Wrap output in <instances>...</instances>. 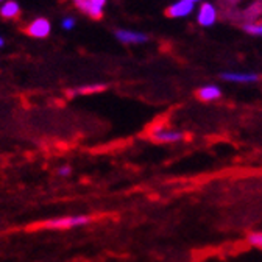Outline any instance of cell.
I'll use <instances>...</instances> for the list:
<instances>
[{"label":"cell","mask_w":262,"mask_h":262,"mask_svg":"<svg viewBox=\"0 0 262 262\" xmlns=\"http://www.w3.org/2000/svg\"><path fill=\"white\" fill-rule=\"evenodd\" d=\"M91 222L89 215H68V217H56L50 219L44 223L46 228L50 229H71V228H80Z\"/></svg>","instance_id":"cell-1"},{"label":"cell","mask_w":262,"mask_h":262,"mask_svg":"<svg viewBox=\"0 0 262 262\" xmlns=\"http://www.w3.org/2000/svg\"><path fill=\"white\" fill-rule=\"evenodd\" d=\"M262 16V0H254V2L241 14V19L245 20V24H253V20L259 19Z\"/></svg>","instance_id":"cell-7"},{"label":"cell","mask_w":262,"mask_h":262,"mask_svg":"<svg viewBox=\"0 0 262 262\" xmlns=\"http://www.w3.org/2000/svg\"><path fill=\"white\" fill-rule=\"evenodd\" d=\"M4 46V41H2V38H0V47H2Z\"/></svg>","instance_id":"cell-19"},{"label":"cell","mask_w":262,"mask_h":262,"mask_svg":"<svg viewBox=\"0 0 262 262\" xmlns=\"http://www.w3.org/2000/svg\"><path fill=\"white\" fill-rule=\"evenodd\" d=\"M222 78L226 81H233V83H254L259 80V75L256 74H233V72H226L222 74Z\"/></svg>","instance_id":"cell-9"},{"label":"cell","mask_w":262,"mask_h":262,"mask_svg":"<svg viewBox=\"0 0 262 262\" xmlns=\"http://www.w3.org/2000/svg\"><path fill=\"white\" fill-rule=\"evenodd\" d=\"M190 2H192V4H193V2H199V0H190Z\"/></svg>","instance_id":"cell-20"},{"label":"cell","mask_w":262,"mask_h":262,"mask_svg":"<svg viewBox=\"0 0 262 262\" xmlns=\"http://www.w3.org/2000/svg\"><path fill=\"white\" fill-rule=\"evenodd\" d=\"M74 4L86 14H89L92 19H102L103 13H102V8H97L94 7L89 0H74Z\"/></svg>","instance_id":"cell-10"},{"label":"cell","mask_w":262,"mask_h":262,"mask_svg":"<svg viewBox=\"0 0 262 262\" xmlns=\"http://www.w3.org/2000/svg\"><path fill=\"white\" fill-rule=\"evenodd\" d=\"M105 86L102 84H94V86H84L77 89V94H92V92H98V91H103Z\"/></svg>","instance_id":"cell-14"},{"label":"cell","mask_w":262,"mask_h":262,"mask_svg":"<svg viewBox=\"0 0 262 262\" xmlns=\"http://www.w3.org/2000/svg\"><path fill=\"white\" fill-rule=\"evenodd\" d=\"M116 38L125 44H141L147 42L148 36L144 33H136V31H128V30H117L116 31Z\"/></svg>","instance_id":"cell-4"},{"label":"cell","mask_w":262,"mask_h":262,"mask_svg":"<svg viewBox=\"0 0 262 262\" xmlns=\"http://www.w3.org/2000/svg\"><path fill=\"white\" fill-rule=\"evenodd\" d=\"M19 13H20V10L16 2H7L2 7V10H0V14H2L5 19H14L19 16Z\"/></svg>","instance_id":"cell-11"},{"label":"cell","mask_w":262,"mask_h":262,"mask_svg":"<svg viewBox=\"0 0 262 262\" xmlns=\"http://www.w3.org/2000/svg\"><path fill=\"white\" fill-rule=\"evenodd\" d=\"M193 10V4L190 0H180L178 4L169 7L166 10V16L169 17H184V16H189Z\"/></svg>","instance_id":"cell-5"},{"label":"cell","mask_w":262,"mask_h":262,"mask_svg":"<svg viewBox=\"0 0 262 262\" xmlns=\"http://www.w3.org/2000/svg\"><path fill=\"white\" fill-rule=\"evenodd\" d=\"M217 19V11L211 4H203L200 8V14H199V22L203 27H211Z\"/></svg>","instance_id":"cell-6"},{"label":"cell","mask_w":262,"mask_h":262,"mask_svg":"<svg viewBox=\"0 0 262 262\" xmlns=\"http://www.w3.org/2000/svg\"><path fill=\"white\" fill-rule=\"evenodd\" d=\"M223 2H225L226 5H236V4L241 2V0H223Z\"/></svg>","instance_id":"cell-18"},{"label":"cell","mask_w":262,"mask_h":262,"mask_svg":"<svg viewBox=\"0 0 262 262\" xmlns=\"http://www.w3.org/2000/svg\"><path fill=\"white\" fill-rule=\"evenodd\" d=\"M150 138L155 142H177V141H181L184 138V135L175 129H167L164 126H155L150 133Z\"/></svg>","instance_id":"cell-2"},{"label":"cell","mask_w":262,"mask_h":262,"mask_svg":"<svg viewBox=\"0 0 262 262\" xmlns=\"http://www.w3.org/2000/svg\"><path fill=\"white\" fill-rule=\"evenodd\" d=\"M25 33L33 38H46L50 33V22L47 19H36L25 28Z\"/></svg>","instance_id":"cell-3"},{"label":"cell","mask_w":262,"mask_h":262,"mask_svg":"<svg viewBox=\"0 0 262 262\" xmlns=\"http://www.w3.org/2000/svg\"><path fill=\"white\" fill-rule=\"evenodd\" d=\"M248 242L254 247H259L262 248V233H251L248 236Z\"/></svg>","instance_id":"cell-15"},{"label":"cell","mask_w":262,"mask_h":262,"mask_svg":"<svg viewBox=\"0 0 262 262\" xmlns=\"http://www.w3.org/2000/svg\"><path fill=\"white\" fill-rule=\"evenodd\" d=\"M196 97L203 102H212L222 97V91L217 86H203L202 89L196 91Z\"/></svg>","instance_id":"cell-8"},{"label":"cell","mask_w":262,"mask_h":262,"mask_svg":"<svg viewBox=\"0 0 262 262\" xmlns=\"http://www.w3.org/2000/svg\"><path fill=\"white\" fill-rule=\"evenodd\" d=\"M56 175L61 178H69L72 175V167L69 166V164H62V166H59L56 169Z\"/></svg>","instance_id":"cell-13"},{"label":"cell","mask_w":262,"mask_h":262,"mask_svg":"<svg viewBox=\"0 0 262 262\" xmlns=\"http://www.w3.org/2000/svg\"><path fill=\"white\" fill-rule=\"evenodd\" d=\"M89 2H91L94 7H97V8H103V5L106 4V0H89Z\"/></svg>","instance_id":"cell-16"},{"label":"cell","mask_w":262,"mask_h":262,"mask_svg":"<svg viewBox=\"0 0 262 262\" xmlns=\"http://www.w3.org/2000/svg\"><path fill=\"white\" fill-rule=\"evenodd\" d=\"M74 24H75L74 19H66V20H62V27H64V28H68V30H71V28L74 27Z\"/></svg>","instance_id":"cell-17"},{"label":"cell","mask_w":262,"mask_h":262,"mask_svg":"<svg viewBox=\"0 0 262 262\" xmlns=\"http://www.w3.org/2000/svg\"><path fill=\"white\" fill-rule=\"evenodd\" d=\"M242 28L250 33V35H262V22H257V24H244Z\"/></svg>","instance_id":"cell-12"}]
</instances>
